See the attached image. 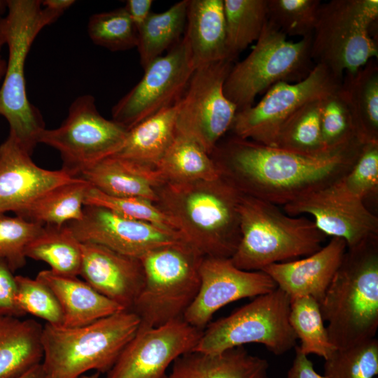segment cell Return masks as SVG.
Here are the masks:
<instances>
[{"label": "cell", "instance_id": "6", "mask_svg": "<svg viewBox=\"0 0 378 378\" xmlns=\"http://www.w3.org/2000/svg\"><path fill=\"white\" fill-rule=\"evenodd\" d=\"M140 325L131 310H122L87 325L55 327L42 332V365L49 378H78L86 372H107Z\"/></svg>", "mask_w": 378, "mask_h": 378}, {"label": "cell", "instance_id": "42", "mask_svg": "<svg viewBox=\"0 0 378 378\" xmlns=\"http://www.w3.org/2000/svg\"><path fill=\"white\" fill-rule=\"evenodd\" d=\"M84 205L104 207L126 218L177 231L174 223L155 203L142 198L111 196L90 186L85 193Z\"/></svg>", "mask_w": 378, "mask_h": 378}, {"label": "cell", "instance_id": "16", "mask_svg": "<svg viewBox=\"0 0 378 378\" xmlns=\"http://www.w3.org/2000/svg\"><path fill=\"white\" fill-rule=\"evenodd\" d=\"M65 225L80 243L99 244L139 259L154 249L183 240L176 230L92 205L84 206L81 219Z\"/></svg>", "mask_w": 378, "mask_h": 378}, {"label": "cell", "instance_id": "31", "mask_svg": "<svg viewBox=\"0 0 378 378\" xmlns=\"http://www.w3.org/2000/svg\"><path fill=\"white\" fill-rule=\"evenodd\" d=\"M188 0L174 4L162 13H150L138 30L136 48L140 64L145 69L169 51L184 35Z\"/></svg>", "mask_w": 378, "mask_h": 378}, {"label": "cell", "instance_id": "3", "mask_svg": "<svg viewBox=\"0 0 378 378\" xmlns=\"http://www.w3.org/2000/svg\"><path fill=\"white\" fill-rule=\"evenodd\" d=\"M319 306L335 348L350 347L376 337L378 237L346 249Z\"/></svg>", "mask_w": 378, "mask_h": 378}, {"label": "cell", "instance_id": "29", "mask_svg": "<svg viewBox=\"0 0 378 378\" xmlns=\"http://www.w3.org/2000/svg\"><path fill=\"white\" fill-rule=\"evenodd\" d=\"M155 169L163 183L211 181L222 175L210 154L194 140L178 134Z\"/></svg>", "mask_w": 378, "mask_h": 378}, {"label": "cell", "instance_id": "46", "mask_svg": "<svg viewBox=\"0 0 378 378\" xmlns=\"http://www.w3.org/2000/svg\"><path fill=\"white\" fill-rule=\"evenodd\" d=\"M152 0H127L124 8L137 31L150 14Z\"/></svg>", "mask_w": 378, "mask_h": 378}, {"label": "cell", "instance_id": "11", "mask_svg": "<svg viewBox=\"0 0 378 378\" xmlns=\"http://www.w3.org/2000/svg\"><path fill=\"white\" fill-rule=\"evenodd\" d=\"M128 130L98 111L94 97L84 94L71 104L66 119L55 129H44L38 143L57 150L62 169L74 177L102 159L113 155Z\"/></svg>", "mask_w": 378, "mask_h": 378}, {"label": "cell", "instance_id": "18", "mask_svg": "<svg viewBox=\"0 0 378 378\" xmlns=\"http://www.w3.org/2000/svg\"><path fill=\"white\" fill-rule=\"evenodd\" d=\"M283 209L289 216H312L322 233L344 239L347 248L378 237V218L364 202L337 194L329 186L284 205Z\"/></svg>", "mask_w": 378, "mask_h": 378}, {"label": "cell", "instance_id": "37", "mask_svg": "<svg viewBox=\"0 0 378 378\" xmlns=\"http://www.w3.org/2000/svg\"><path fill=\"white\" fill-rule=\"evenodd\" d=\"M340 87L321 100V136L326 150L362 144L358 139L351 112Z\"/></svg>", "mask_w": 378, "mask_h": 378}, {"label": "cell", "instance_id": "32", "mask_svg": "<svg viewBox=\"0 0 378 378\" xmlns=\"http://www.w3.org/2000/svg\"><path fill=\"white\" fill-rule=\"evenodd\" d=\"M25 255L48 264L55 274L77 276L81 265L80 242L64 225H44L41 232L29 244Z\"/></svg>", "mask_w": 378, "mask_h": 378}, {"label": "cell", "instance_id": "39", "mask_svg": "<svg viewBox=\"0 0 378 378\" xmlns=\"http://www.w3.org/2000/svg\"><path fill=\"white\" fill-rule=\"evenodd\" d=\"M337 194L364 202L378 190V143L363 144L350 170L328 186Z\"/></svg>", "mask_w": 378, "mask_h": 378}, {"label": "cell", "instance_id": "2", "mask_svg": "<svg viewBox=\"0 0 378 378\" xmlns=\"http://www.w3.org/2000/svg\"><path fill=\"white\" fill-rule=\"evenodd\" d=\"M155 203L183 240L204 257L231 258L240 241L242 192L221 175L211 181L164 183Z\"/></svg>", "mask_w": 378, "mask_h": 378}, {"label": "cell", "instance_id": "44", "mask_svg": "<svg viewBox=\"0 0 378 378\" xmlns=\"http://www.w3.org/2000/svg\"><path fill=\"white\" fill-rule=\"evenodd\" d=\"M16 281L14 272L0 259V316H23L16 300Z\"/></svg>", "mask_w": 378, "mask_h": 378}, {"label": "cell", "instance_id": "41", "mask_svg": "<svg viewBox=\"0 0 378 378\" xmlns=\"http://www.w3.org/2000/svg\"><path fill=\"white\" fill-rule=\"evenodd\" d=\"M16 303L22 314H29L55 327L63 326V314L52 290L43 282L22 275L15 276Z\"/></svg>", "mask_w": 378, "mask_h": 378}, {"label": "cell", "instance_id": "34", "mask_svg": "<svg viewBox=\"0 0 378 378\" xmlns=\"http://www.w3.org/2000/svg\"><path fill=\"white\" fill-rule=\"evenodd\" d=\"M289 323L300 344L302 354H315L327 359L337 349L331 344L319 303L312 297L290 300Z\"/></svg>", "mask_w": 378, "mask_h": 378}, {"label": "cell", "instance_id": "49", "mask_svg": "<svg viewBox=\"0 0 378 378\" xmlns=\"http://www.w3.org/2000/svg\"><path fill=\"white\" fill-rule=\"evenodd\" d=\"M6 6V1L0 0V8ZM6 70V61L0 57V80L4 78Z\"/></svg>", "mask_w": 378, "mask_h": 378}, {"label": "cell", "instance_id": "1", "mask_svg": "<svg viewBox=\"0 0 378 378\" xmlns=\"http://www.w3.org/2000/svg\"><path fill=\"white\" fill-rule=\"evenodd\" d=\"M363 145L303 155L234 136L211 154L222 175L242 193L284 206L342 177Z\"/></svg>", "mask_w": 378, "mask_h": 378}, {"label": "cell", "instance_id": "8", "mask_svg": "<svg viewBox=\"0 0 378 378\" xmlns=\"http://www.w3.org/2000/svg\"><path fill=\"white\" fill-rule=\"evenodd\" d=\"M378 17V0H331L321 4L312 34L310 55L342 80L372 59H377V40L371 27Z\"/></svg>", "mask_w": 378, "mask_h": 378}, {"label": "cell", "instance_id": "36", "mask_svg": "<svg viewBox=\"0 0 378 378\" xmlns=\"http://www.w3.org/2000/svg\"><path fill=\"white\" fill-rule=\"evenodd\" d=\"M87 31L96 45L111 51L136 47L138 31L124 7L92 15Z\"/></svg>", "mask_w": 378, "mask_h": 378}, {"label": "cell", "instance_id": "24", "mask_svg": "<svg viewBox=\"0 0 378 378\" xmlns=\"http://www.w3.org/2000/svg\"><path fill=\"white\" fill-rule=\"evenodd\" d=\"M55 295L63 314V326L78 327L125 310L77 276L57 274L50 270L36 276Z\"/></svg>", "mask_w": 378, "mask_h": 378}, {"label": "cell", "instance_id": "5", "mask_svg": "<svg viewBox=\"0 0 378 378\" xmlns=\"http://www.w3.org/2000/svg\"><path fill=\"white\" fill-rule=\"evenodd\" d=\"M239 217L240 241L230 259L246 271L309 255L327 237L307 217L289 216L274 204L244 193Z\"/></svg>", "mask_w": 378, "mask_h": 378}, {"label": "cell", "instance_id": "4", "mask_svg": "<svg viewBox=\"0 0 378 378\" xmlns=\"http://www.w3.org/2000/svg\"><path fill=\"white\" fill-rule=\"evenodd\" d=\"M6 6V15L0 17V48L7 46L8 59L0 88V115L9 125V134L32 154L46 127L41 113L27 97L25 62L39 32L62 14L43 7L39 0H8Z\"/></svg>", "mask_w": 378, "mask_h": 378}, {"label": "cell", "instance_id": "17", "mask_svg": "<svg viewBox=\"0 0 378 378\" xmlns=\"http://www.w3.org/2000/svg\"><path fill=\"white\" fill-rule=\"evenodd\" d=\"M200 276L198 293L183 318L202 330L210 323L214 314L226 304L255 298L277 288L264 272L239 269L230 258L204 257Z\"/></svg>", "mask_w": 378, "mask_h": 378}, {"label": "cell", "instance_id": "47", "mask_svg": "<svg viewBox=\"0 0 378 378\" xmlns=\"http://www.w3.org/2000/svg\"><path fill=\"white\" fill-rule=\"evenodd\" d=\"M42 6L55 12L62 14L74 3V0H45L41 1Z\"/></svg>", "mask_w": 378, "mask_h": 378}, {"label": "cell", "instance_id": "45", "mask_svg": "<svg viewBox=\"0 0 378 378\" xmlns=\"http://www.w3.org/2000/svg\"><path fill=\"white\" fill-rule=\"evenodd\" d=\"M284 378H326L318 374L312 361L295 348V356L292 365Z\"/></svg>", "mask_w": 378, "mask_h": 378}, {"label": "cell", "instance_id": "25", "mask_svg": "<svg viewBox=\"0 0 378 378\" xmlns=\"http://www.w3.org/2000/svg\"><path fill=\"white\" fill-rule=\"evenodd\" d=\"M184 36L195 69L230 60L223 0H188Z\"/></svg>", "mask_w": 378, "mask_h": 378}, {"label": "cell", "instance_id": "35", "mask_svg": "<svg viewBox=\"0 0 378 378\" xmlns=\"http://www.w3.org/2000/svg\"><path fill=\"white\" fill-rule=\"evenodd\" d=\"M321 100L304 104L284 122L274 147L303 155L331 151L325 149L322 141Z\"/></svg>", "mask_w": 378, "mask_h": 378}, {"label": "cell", "instance_id": "27", "mask_svg": "<svg viewBox=\"0 0 378 378\" xmlns=\"http://www.w3.org/2000/svg\"><path fill=\"white\" fill-rule=\"evenodd\" d=\"M176 110L175 104L132 127L111 156L155 169L176 136Z\"/></svg>", "mask_w": 378, "mask_h": 378}, {"label": "cell", "instance_id": "26", "mask_svg": "<svg viewBox=\"0 0 378 378\" xmlns=\"http://www.w3.org/2000/svg\"><path fill=\"white\" fill-rule=\"evenodd\" d=\"M43 328L34 319L0 316V378H15L42 363Z\"/></svg>", "mask_w": 378, "mask_h": 378}, {"label": "cell", "instance_id": "48", "mask_svg": "<svg viewBox=\"0 0 378 378\" xmlns=\"http://www.w3.org/2000/svg\"><path fill=\"white\" fill-rule=\"evenodd\" d=\"M15 378H49L41 363Z\"/></svg>", "mask_w": 378, "mask_h": 378}, {"label": "cell", "instance_id": "40", "mask_svg": "<svg viewBox=\"0 0 378 378\" xmlns=\"http://www.w3.org/2000/svg\"><path fill=\"white\" fill-rule=\"evenodd\" d=\"M320 0H267V20L286 36H311Z\"/></svg>", "mask_w": 378, "mask_h": 378}, {"label": "cell", "instance_id": "28", "mask_svg": "<svg viewBox=\"0 0 378 378\" xmlns=\"http://www.w3.org/2000/svg\"><path fill=\"white\" fill-rule=\"evenodd\" d=\"M363 144L378 143V62L372 59L354 73L346 72L340 87Z\"/></svg>", "mask_w": 378, "mask_h": 378}, {"label": "cell", "instance_id": "43", "mask_svg": "<svg viewBox=\"0 0 378 378\" xmlns=\"http://www.w3.org/2000/svg\"><path fill=\"white\" fill-rule=\"evenodd\" d=\"M43 225L0 213V259L15 272L26 264L25 251Z\"/></svg>", "mask_w": 378, "mask_h": 378}, {"label": "cell", "instance_id": "10", "mask_svg": "<svg viewBox=\"0 0 378 378\" xmlns=\"http://www.w3.org/2000/svg\"><path fill=\"white\" fill-rule=\"evenodd\" d=\"M290 298L275 290L255 297L230 315L209 323L193 351L216 354L246 344H262L276 356L295 348L288 317Z\"/></svg>", "mask_w": 378, "mask_h": 378}, {"label": "cell", "instance_id": "12", "mask_svg": "<svg viewBox=\"0 0 378 378\" xmlns=\"http://www.w3.org/2000/svg\"><path fill=\"white\" fill-rule=\"evenodd\" d=\"M232 63L225 59L195 69L176 103V134L194 140L210 155L237 112L223 92Z\"/></svg>", "mask_w": 378, "mask_h": 378}, {"label": "cell", "instance_id": "15", "mask_svg": "<svg viewBox=\"0 0 378 378\" xmlns=\"http://www.w3.org/2000/svg\"><path fill=\"white\" fill-rule=\"evenodd\" d=\"M202 332L183 318L155 328L139 327L106 378H167L168 368L193 351Z\"/></svg>", "mask_w": 378, "mask_h": 378}, {"label": "cell", "instance_id": "33", "mask_svg": "<svg viewBox=\"0 0 378 378\" xmlns=\"http://www.w3.org/2000/svg\"><path fill=\"white\" fill-rule=\"evenodd\" d=\"M229 59L257 41L267 21V0H223Z\"/></svg>", "mask_w": 378, "mask_h": 378}, {"label": "cell", "instance_id": "13", "mask_svg": "<svg viewBox=\"0 0 378 378\" xmlns=\"http://www.w3.org/2000/svg\"><path fill=\"white\" fill-rule=\"evenodd\" d=\"M342 80L325 66L316 64L301 81L279 82L258 104L237 111L230 130L238 138L274 147L282 125L295 111L331 94L339 88Z\"/></svg>", "mask_w": 378, "mask_h": 378}, {"label": "cell", "instance_id": "20", "mask_svg": "<svg viewBox=\"0 0 378 378\" xmlns=\"http://www.w3.org/2000/svg\"><path fill=\"white\" fill-rule=\"evenodd\" d=\"M79 275L99 293L131 310L144 284L139 258L93 243H80Z\"/></svg>", "mask_w": 378, "mask_h": 378}, {"label": "cell", "instance_id": "22", "mask_svg": "<svg viewBox=\"0 0 378 378\" xmlns=\"http://www.w3.org/2000/svg\"><path fill=\"white\" fill-rule=\"evenodd\" d=\"M269 368L244 346L216 354L191 351L174 360L167 378H270Z\"/></svg>", "mask_w": 378, "mask_h": 378}, {"label": "cell", "instance_id": "50", "mask_svg": "<svg viewBox=\"0 0 378 378\" xmlns=\"http://www.w3.org/2000/svg\"><path fill=\"white\" fill-rule=\"evenodd\" d=\"M78 378H99V373L97 372H94L91 374H83Z\"/></svg>", "mask_w": 378, "mask_h": 378}, {"label": "cell", "instance_id": "9", "mask_svg": "<svg viewBox=\"0 0 378 378\" xmlns=\"http://www.w3.org/2000/svg\"><path fill=\"white\" fill-rule=\"evenodd\" d=\"M311 40L312 36L289 41L267 20L248 55L230 69L223 86L225 97L239 111L252 106L257 95L279 82L301 81L314 66Z\"/></svg>", "mask_w": 378, "mask_h": 378}, {"label": "cell", "instance_id": "23", "mask_svg": "<svg viewBox=\"0 0 378 378\" xmlns=\"http://www.w3.org/2000/svg\"><path fill=\"white\" fill-rule=\"evenodd\" d=\"M78 178L111 196L138 197L156 203L163 184L155 169L108 156L81 172Z\"/></svg>", "mask_w": 378, "mask_h": 378}, {"label": "cell", "instance_id": "7", "mask_svg": "<svg viewBox=\"0 0 378 378\" xmlns=\"http://www.w3.org/2000/svg\"><path fill=\"white\" fill-rule=\"evenodd\" d=\"M202 256L184 240L154 249L140 258L144 284L131 311L141 328L183 318L200 285Z\"/></svg>", "mask_w": 378, "mask_h": 378}, {"label": "cell", "instance_id": "19", "mask_svg": "<svg viewBox=\"0 0 378 378\" xmlns=\"http://www.w3.org/2000/svg\"><path fill=\"white\" fill-rule=\"evenodd\" d=\"M31 155L10 134L0 144V213L17 215L46 192L78 178L62 169L38 167Z\"/></svg>", "mask_w": 378, "mask_h": 378}, {"label": "cell", "instance_id": "30", "mask_svg": "<svg viewBox=\"0 0 378 378\" xmlns=\"http://www.w3.org/2000/svg\"><path fill=\"white\" fill-rule=\"evenodd\" d=\"M90 185L81 178L58 186L31 202L16 216L43 225L62 227L83 217Z\"/></svg>", "mask_w": 378, "mask_h": 378}, {"label": "cell", "instance_id": "38", "mask_svg": "<svg viewBox=\"0 0 378 378\" xmlns=\"http://www.w3.org/2000/svg\"><path fill=\"white\" fill-rule=\"evenodd\" d=\"M377 375L376 337L350 347L337 349L323 364L326 378H377Z\"/></svg>", "mask_w": 378, "mask_h": 378}, {"label": "cell", "instance_id": "21", "mask_svg": "<svg viewBox=\"0 0 378 378\" xmlns=\"http://www.w3.org/2000/svg\"><path fill=\"white\" fill-rule=\"evenodd\" d=\"M346 249L344 239L332 237L326 246L309 255L272 264L261 271L269 275L290 300L308 296L319 303Z\"/></svg>", "mask_w": 378, "mask_h": 378}, {"label": "cell", "instance_id": "14", "mask_svg": "<svg viewBox=\"0 0 378 378\" xmlns=\"http://www.w3.org/2000/svg\"><path fill=\"white\" fill-rule=\"evenodd\" d=\"M138 83L112 108V120L127 130L176 104L195 70L186 37L150 62Z\"/></svg>", "mask_w": 378, "mask_h": 378}]
</instances>
